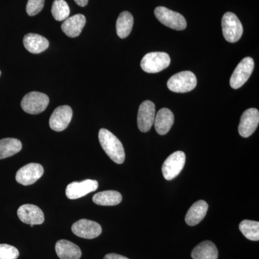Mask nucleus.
<instances>
[{
    "label": "nucleus",
    "instance_id": "8",
    "mask_svg": "<svg viewBox=\"0 0 259 259\" xmlns=\"http://www.w3.org/2000/svg\"><path fill=\"white\" fill-rule=\"evenodd\" d=\"M254 69V61L252 58L245 57L238 64L232 74L230 84L233 89L241 88L249 79Z\"/></svg>",
    "mask_w": 259,
    "mask_h": 259
},
{
    "label": "nucleus",
    "instance_id": "3",
    "mask_svg": "<svg viewBox=\"0 0 259 259\" xmlns=\"http://www.w3.org/2000/svg\"><path fill=\"white\" fill-rule=\"evenodd\" d=\"M171 63L168 54L164 52L148 53L141 62V69L149 74H155L166 69Z\"/></svg>",
    "mask_w": 259,
    "mask_h": 259
},
{
    "label": "nucleus",
    "instance_id": "18",
    "mask_svg": "<svg viewBox=\"0 0 259 259\" xmlns=\"http://www.w3.org/2000/svg\"><path fill=\"white\" fill-rule=\"evenodd\" d=\"M208 207V204L205 201L199 200L196 202L186 214V223L190 226H197L205 217Z\"/></svg>",
    "mask_w": 259,
    "mask_h": 259
},
{
    "label": "nucleus",
    "instance_id": "5",
    "mask_svg": "<svg viewBox=\"0 0 259 259\" xmlns=\"http://www.w3.org/2000/svg\"><path fill=\"white\" fill-rule=\"evenodd\" d=\"M49 104V97L46 94L31 92L27 94L21 101L22 109L30 115L41 113Z\"/></svg>",
    "mask_w": 259,
    "mask_h": 259
},
{
    "label": "nucleus",
    "instance_id": "26",
    "mask_svg": "<svg viewBox=\"0 0 259 259\" xmlns=\"http://www.w3.org/2000/svg\"><path fill=\"white\" fill-rule=\"evenodd\" d=\"M53 17L57 21H64L69 18L70 8L65 0H55L51 8Z\"/></svg>",
    "mask_w": 259,
    "mask_h": 259
},
{
    "label": "nucleus",
    "instance_id": "12",
    "mask_svg": "<svg viewBox=\"0 0 259 259\" xmlns=\"http://www.w3.org/2000/svg\"><path fill=\"white\" fill-rule=\"evenodd\" d=\"M156 117V107L154 103L149 100L144 101L140 105L138 112V126L141 132L150 131L154 123Z\"/></svg>",
    "mask_w": 259,
    "mask_h": 259
},
{
    "label": "nucleus",
    "instance_id": "7",
    "mask_svg": "<svg viewBox=\"0 0 259 259\" xmlns=\"http://www.w3.org/2000/svg\"><path fill=\"white\" fill-rule=\"evenodd\" d=\"M186 163V155L183 151H178L172 153L163 162L162 173L166 180H172L183 170Z\"/></svg>",
    "mask_w": 259,
    "mask_h": 259
},
{
    "label": "nucleus",
    "instance_id": "29",
    "mask_svg": "<svg viewBox=\"0 0 259 259\" xmlns=\"http://www.w3.org/2000/svg\"><path fill=\"white\" fill-rule=\"evenodd\" d=\"M104 259H129L127 257L123 256L119 254H116V253H108L105 255Z\"/></svg>",
    "mask_w": 259,
    "mask_h": 259
},
{
    "label": "nucleus",
    "instance_id": "24",
    "mask_svg": "<svg viewBox=\"0 0 259 259\" xmlns=\"http://www.w3.org/2000/svg\"><path fill=\"white\" fill-rule=\"evenodd\" d=\"M23 145L18 139L8 138L0 140V159L14 156L21 151Z\"/></svg>",
    "mask_w": 259,
    "mask_h": 259
},
{
    "label": "nucleus",
    "instance_id": "11",
    "mask_svg": "<svg viewBox=\"0 0 259 259\" xmlns=\"http://www.w3.org/2000/svg\"><path fill=\"white\" fill-rule=\"evenodd\" d=\"M72 116L73 111L71 107L68 105L58 107L51 116L49 125L53 131L61 132L67 128Z\"/></svg>",
    "mask_w": 259,
    "mask_h": 259
},
{
    "label": "nucleus",
    "instance_id": "28",
    "mask_svg": "<svg viewBox=\"0 0 259 259\" xmlns=\"http://www.w3.org/2000/svg\"><path fill=\"white\" fill-rule=\"evenodd\" d=\"M45 0H28L26 12L29 16H35L38 14L44 7Z\"/></svg>",
    "mask_w": 259,
    "mask_h": 259
},
{
    "label": "nucleus",
    "instance_id": "23",
    "mask_svg": "<svg viewBox=\"0 0 259 259\" xmlns=\"http://www.w3.org/2000/svg\"><path fill=\"white\" fill-rule=\"evenodd\" d=\"M134 17L129 12L124 11L119 15L116 23L117 34L120 38H125L132 31Z\"/></svg>",
    "mask_w": 259,
    "mask_h": 259
},
{
    "label": "nucleus",
    "instance_id": "13",
    "mask_svg": "<svg viewBox=\"0 0 259 259\" xmlns=\"http://www.w3.org/2000/svg\"><path fill=\"white\" fill-rule=\"evenodd\" d=\"M258 123V110L255 108L248 109L241 116L238 132L242 137L248 138L255 132Z\"/></svg>",
    "mask_w": 259,
    "mask_h": 259
},
{
    "label": "nucleus",
    "instance_id": "25",
    "mask_svg": "<svg viewBox=\"0 0 259 259\" xmlns=\"http://www.w3.org/2000/svg\"><path fill=\"white\" fill-rule=\"evenodd\" d=\"M239 229L247 239L252 241H259V223L258 221L245 220L240 223Z\"/></svg>",
    "mask_w": 259,
    "mask_h": 259
},
{
    "label": "nucleus",
    "instance_id": "4",
    "mask_svg": "<svg viewBox=\"0 0 259 259\" xmlns=\"http://www.w3.org/2000/svg\"><path fill=\"white\" fill-rule=\"evenodd\" d=\"M155 16L160 23L176 30H183L187 28V21L183 15L165 8L158 7L154 10Z\"/></svg>",
    "mask_w": 259,
    "mask_h": 259
},
{
    "label": "nucleus",
    "instance_id": "6",
    "mask_svg": "<svg viewBox=\"0 0 259 259\" xmlns=\"http://www.w3.org/2000/svg\"><path fill=\"white\" fill-rule=\"evenodd\" d=\"M223 35L227 41L236 42L241 39L243 35V25L239 19L234 13H226L222 18Z\"/></svg>",
    "mask_w": 259,
    "mask_h": 259
},
{
    "label": "nucleus",
    "instance_id": "9",
    "mask_svg": "<svg viewBox=\"0 0 259 259\" xmlns=\"http://www.w3.org/2000/svg\"><path fill=\"white\" fill-rule=\"evenodd\" d=\"M44 173V167L41 165L36 163H30L18 170L15 179L20 185H31L41 178Z\"/></svg>",
    "mask_w": 259,
    "mask_h": 259
},
{
    "label": "nucleus",
    "instance_id": "2",
    "mask_svg": "<svg viewBox=\"0 0 259 259\" xmlns=\"http://www.w3.org/2000/svg\"><path fill=\"white\" fill-rule=\"evenodd\" d=\"M195 75L191 71H185L173 75L167 82V87L171 92L186 93L192 91L197 86Z\"/></svg>",
    "mask_w": 259,
    "mask_h": 259
},
{
    "label": "nucleus",
    "instance_id": "16",
    "mask_svg": "<svg viewBox=\"0 0 259 259\" xmlns=\"http://www.w3.org/2000/svg\"><path fill=\"white\" fill-rule=\"evenodd\" d=\"M86 24V18L81 14L75 15L64 20L61 25L63 32L67 36L75 37L79 36Z\"/></svg>",
    "mask_w": 259,
    "mask_h": 259
},
{
    "label": "nucleus",
    "instance_id": "22",
    "mask_svg": "<svg viewBox=\"0 0 259 259\" xmlns=\"http://www.w3.org/2000/svg\"><path fill=\"white\" fill-rule=\"evenodd\" d=\"M122 197L117 191L108 190L98 192L93 196V200L95 204L101 206H115L122 202Z\"/></svg>",
    "mask_w": 259,
    "mask_h": 259
},
{
    "label": "nucleus",
    "instance_id": "27",
    "mask_svg": "<svg viewBox=\"0 0 259 259\" xmlns=\"http://www.w3.org/2000/svg\"><path fill=\"white\" fill-rule=\"evenodd\" d=\"M20 253L13 245L0 244V259H18Z\"/></svg>",
    "mask_w": 259,
    "mask_h": 259
},
{
    "label": "nucleus",
    "instance_id": "31",
    "mask_svg": "<svg viewBox=\"0 0 259 259\" xmlns=\"http://www.w3.org/2000/svg\"><path fill=\"white\" fill-rule=\"evenodd\" d=\"M0 76H1V71H0Z\"/></svg>",
    "mask_w": 259,
    "mask_h": 259
},
{
    "label": "nucleus",
    "instance_id": "30",
    "mask_svg": "<svg viewBox=\"0 0 259 259\" xmlns=\"http://www.w3.org/2000/svg\"><path fill=\"white\" fill-rule=\"evenodd\" d=\"M74 2L80 7H85L88 4L89 0H74Z\"/></svg>",
    "mask_w": 259,
    "mask_h": 259
},
{
    "label": "nucleus",
    "instance_id": "17",
    "mask_svg": "<svg viewBox=\"0 0 259 259\" xmlns=\"http://www.w3.org/2000/svg\"><path fill=\"white\" fill-rule=\"evenodd\" d=\"M175 122V116L171 110L162 108L155 117L154 126L158 134L163 136L168 134Z\"/></svg>",
    "mask_w": 259,
    "mask_h": 259
},
{
    "label": "nucleus",
    "instance_id": "1",
    "mask_svg": "<svg viewBox=\"0 0 259 259\" xmlns=\"http://www.w3.org/2000/svg\"><path fill=\"white\" fill-rule=\"evenodd\" d=\"M99 141L107 156L115 163L121 164L125 161L123 146L115 135L108 130L102 128L99 132Z\"/></svg>",
    "mask_w": 259,
    "mask_h": 259
},
{
    "label": "nucleus",
    "instance_id": "20",
    "mask_svg": "<svg viewBox=\"0 0 259 259\" xmlns=\"http://www.w3.org/2000/svg\"><path fill=\"white\" fill-rule=\"evenodd\" d=\"M56 254L61 259H79L81 250L78 245L72 242L61 240L56 243Z\"/></svg>",
    "mask_w": 259,
    "mask_h": 259
},
{
    "label": "nucleus",
    "instance_id": "21",
    "mask_svg": "<svg viewBox=\"0 0 259 259\" xmlns=\"http://www.w3.org/2000/svg\"><path fill=\"white\" fill-rule=\"evenodd\" d=\"M193 259H218V250L212 242H202L194 248L192 252Z\"/></svg>",
    "mask_w": 259,
    "mask_h": 259
},
{
    "label": "nucleus",
    "instance_id": "10",
    "mask_svg": "<svg viewBox=\"0 0 259 259\" xmlns=\"http://www.w3.org/2000/svg\"><path fill=\"white\" fill-rule=\"evenodd\" d=\"M71 231L79 238L93 239L101 235L102 229L101 226L95 221L81 219L73 224Z\"/></svg>",
    "mask_w": 259,
    "mask_h": 259
},
{
    "label": "nucleus",
    "instance_id": "15",
    "mask_svg": "<svg viewBox=\"0 0 259 259\" xmlns=\"http://www.w3.org/2000/svg\"><path fill=\"white\" fill-rule=\"evenodd\" d=\"M18 216L22 222L30 226L41 225L45 221L41 209L34 204H27L20 206L18 209Z\"/></svg>",
    "mask_w": 259,
    "mask_h": 259
},
{
    "label": "nucleus",
    "instance_id": "14",
    "mask_svg": "<svg viewBox=\"0 0 259 259\" xmlns=\"http://www.w3.org/2000/svg\"><path fill=\"white\" fill-rule=\"evenodd\" d=\"M98 182L96 180H87L81 182H71L66 187V197L70 199H76L95 192L98 188Z\"/></svg>",
    "mask_w": 259,
    "mask_h": 259
},
{
    "label": "nucleus",
    "instance_id": "19",
    "mask_svg": "<svg viewBox=\"0 0 259 259\" xmlns=\"http://www.w3.org/2000/svg\"><path fill=\"white\" fill-rule=\"evenodd\" d=\"M24 47L31 54H40L47 50L49 42L46 37L38 34L28 33L24 36Z\"/></svg>",
    "mask_w": 259,
    "mask_h": 259
}]
</instances>
